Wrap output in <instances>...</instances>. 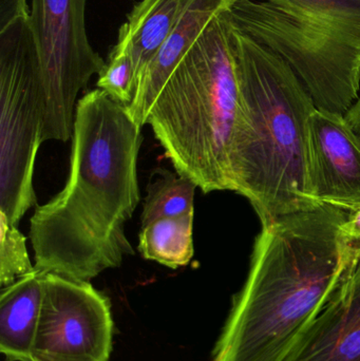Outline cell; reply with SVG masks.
Returning <instances> with one entry per match:
<instances>
[{
    "mask_svg": "<svg viewBox=\"0 0 360 361\" xmlns=\"http://www.w3.org/2000/svg\"><path fill=\"white\" fill-rule=\"evenodd\" d=\"M141 130L101 89L77 102L67 183L30 219L38 271L89 282L135 255L125 224L141 200Z\"/></svg>",
    "mask_w": 360,
    "mask_h": 361,
    "instance_id": "cell-1",
    "label": "cell"
},
{
    "mask_svg": "<svg viewBox=\"0 0 360 361\" xmlns=\"http://www.w3.org/2000/svg\"><path fill=\"white\" fill-rule=\"evenodd\" d=\"M348 212L321 204L261 224L211 361L287 360L350 271L340 238Z\"/></svg>",
    "mask_w": 360,
    "mask_h": 361,
    "instance_id": "cell-2",
    "label": "cell"
},
{
    "mask_svg": "<svg viewBox=\"0 0 360 361\" xmlns=\"http://www.w3.org/2000/svg\"><path fill=\"white\" fill-rule=\"evenodd\" d=\"M232 44L240 88L232 191L251 202L261 224L317 207L310 187L312 97L280 56L232 23Z\"/></svg>",
    "mask_w": 360,
    "mask_h": 361,
    "instance_id": "cell-3",
    "label": "cell"
},
{
    "mask_svg": "<svg viewBox=\"0 0 360 361\" xmlns=\"http://www.w3.org/2000/svg\"><path fill=\"white\" fill-rule=\"evenodd\" d=\"M228 11L179 61L147 120L177 173L204 193L234 190L230 154L240 88Z\"/></svg>",
    "mask_w": 360,
    "mask_h": 361,
    "instance_id": "cell-4",
    "label": "cell"
},
{
    "mask_svg": "<svg viewBox=\"0 0 360 361\" xmlns=\"http://www.w3.org/2000/svg\"><path fill=\"white\" fill-rule=\"evenodd\" d=\"M29 17L0 29V212L16 226L37 204L34 169L44 142L39 63Z\"/></svg>",
    "mask_w": 360,
    "mask_h": 361,
    "instance_id": "cell-5",
    "label": "cell"
},
{
    "mask_svg": "<svg viewBox=\"0 0 360 361\" xmlns=\"http://www.w3.org/2000/svg\"><path fill=\"white\" fill-rule=\"evenodd\" d=\"M232 25L280 56L317 109L346 116L359 99L360 52L325 27L261 0H235Z\"/></svg>",
    "mask_w": 360,
    "mask_h": 361,
    "instance_id": "cell-6",
    "label": "cell"
},
{
    "mask_svg": "<svg viewBox=\"0 0 360 361\" xmlns=\"http://www.w3.org/2000/svg\"><path fill=\"white\" fill-rule=\"evenodd\" d=\"M87 0H31L44 99V141L67 142L73 135L77 97L106 66L89 42Z\"/></svg>",
    "mask_w": 360,
    "mask_h": 361,
    "instance_id": "cell-7",
    "label": "cell"
},
{
    "mask_svg": "<svg viewBox=\"0 0 360 361\" xmlns=\"http://www.w3.org/2000/svg\"><path fill=\"white\" fill-rule=\"evenodd\" d=\"M111 302L87 281L44 275V296L30 361H109Z\"/></svg>",
    "mask_w": 360,
    "mask_h": 361,
    "instance_id": "cell-8",
    "label": "cell"
},
{
    "mask_svg": "<svg viewBox=\"0 0 360 361\" xmlns=\"http://www.w3.org/2000/svg\"><path fill=\"white\" fill-rule=\"evenodd\" d=\"M310 187L316 203L347 210L360 204V139L342 114L311 116Z\"/></svg>",
    "mask_w": 360,
    "mask_h": 361,
    "instance_id": "cell-9",
    "label": "cell"
},
{
    "mask_svg": "<svg viewBox=\"0 0 360 361\" xmlns=\"http://www.w3.org/2000/svg\"><path fill=\"white\" fill-rule=\"evenodd\" d=\"M285 361H360V260Z\"/></svg>",
    "mask_w": 360,
    "mask_h": 361,
    "instance_id": "cell-10",
    "label": "cell"
},
{
    "mask_svg": "<svg viewBox=\"0 0 360 361\" xmlns=\"http://www.w3.org/2000/svg\"><path fill=\"white\" fill-rule=\"evenodd\" d=\"M235 0H188L175 29L160 50L139 73L135 95L127 111L131 120L143 127L167 78L194 46L209 23L230 10Z\"/></svg>",
    "mask_w": 360,
    "mask_h": 361,
    "instance_id": "cell-11",
    "label": "cell"
},
{
    "mask_svg": "<svg viewBox=\"0 0 360 361\" xmlns=\"http://www.w3.org/2000/svg\"><path fill=\"white\" fill-rule=\"evenodd\" d=\"M44 275L35 269L2 288L0 352L8 361H30L42 310Z\"/></svg>",
    "mask_w": 360,
    "mask_h": 361,
    "instance_id": "cell-12",
    "label": "cell"
},
{
    "mask_svg": "<svg viewBox=\"0 0 360 361\" xmlns=\"http://www.w3.org/2000/svg\"><path fill=\"white\" fill-rule=\"evenodd\" d=\"M188 0H141L127 15L113 48L132 59L137 80L144 68L166 42Z\"/></svg>",
    "mask_w": 360,
    "mask_h": 361,
    "instance_id": "cell-13",
    "label": "cell"
},
{
    "mask_svg": "<svg viewBox=\"0 0 360 361\" xmlns=\"http://www.w3.org/2000/svg\"><path fill=\"white\" fill-rule=\"evenodd\" d=\"M194 214L163 218L142 226L139 252L169 269L187 267L194 254Z\"/></svg>",
    "mask_w": 360,
    "mask_h": 361,
    "instance_id": "cell-14",
    "label": "cell"
},
{
    "mask_svg": "<svg viewBox=\"0 0 360 361\" xmlns=\"http://www.w3.org/2000/svg\"><path fill=\"white\" fill-rule=\"evenodd\" d=\"M197 185L168 169L154 171L147 185V195L142 212V226L171 216L194 214Z\"/></svg>",
    "mask_w": 360,
    "mask_h": 361,
    "instance_id": "cell-15",
    "label": "cell"
},
{
    "mask_svg": "<svg viewBox=\"0 0 360 361\" xmlns=\"http://www.w3.org/2000/svg\"><path fill=\"white\" fill-rule=\"evenodd\" d=\"M325 27L360 52V0H266Z\"/></svg>",
    "mask_w": 360,
    "mask_h": 361,
    "instance_id": "cell-16",
    "label": "cell"
},
{
    "mask_svg": "<svg viewBox=\"0 0 360 361\" xmlns=\"http://www.w3.org/2000/svg\"><path fill=\"white\" fill-rule=\"evenodd\" d=\"M35 271L27 248V238L0 212V284L10 286Z\"/></svg>",
    "mask_w": 360,
    "mask_h": 361,
    "instance_id": "cell-17",
    "label": "cell"
},
{
    "mask_svg": "<svg viewBox=\"0 0 360 361\" xmlns=\"http://www.w3.org/2000/svg\"><path fill=\"white\" fill-rule=\"evenodd\" d=\"M135 85L137 72L130 55L126 51L112 48L105 67L99 72L97 89L127 107L132 102Z\"/></svg>",
    "mask_w": 360,
    "mask_h": 361,
    "instance_id": "cell-18",
    "label": "cell"
},
{
    "mask_svg": "<svg viewBox=\"0 0 360 361\" xmlns=\"http://www.w3.org/2000/svg\"><path fill=\"white\" fill-rule=\"evenodd\" d=\"M340 238L351 271L360 260V204L349 209L340 226Z\"/></svg>",
    "mask_w": 360,
    "mask_h": 361,
    "instance_id": "cell-19",
    "label": "cell"
},
{
    "mask_svg": "<svg viewBox=\"0 0 360 361\" xmlns=\"http://www.w3.org/2000/svg\"><path fill=\"white\" fill-rule=\"evenodd\" d=\"M27 0H0V29L21 17H29Z\"/></svg>",
    "mask_w": 360,
    "mask_h": 361,
    "instance_id": "cell-20",
    "label": "cell"
},
{
    "mask_svg": "<svg viewBox=\"0 0 360 361\" xmlns=\"http://www.w3.org/2000/svg\"><path fill=\"white\" fill-rule=\"evenodd\" d=\"M346 118L360 139V99H357L354 105L349 110L348 114H346Z\"/></svg>",
    "mask_w": 360,
    "mask_h": 361,
    "instance_id": "cell-21",
    "label": "cell"
}]
</instances>
